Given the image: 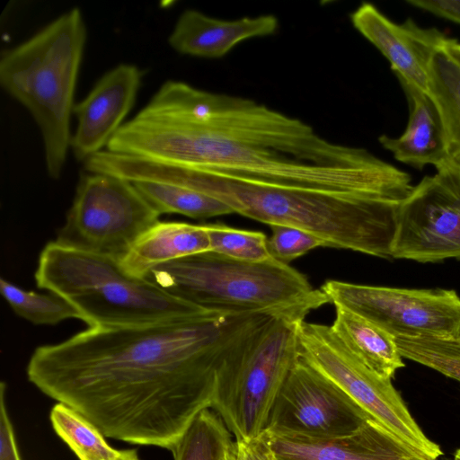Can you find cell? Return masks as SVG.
Instances as JSON below:
<instances>
[{
	"instance_id": "obj_1",
	"label": "cell",
	"mask_w": 460,
	"mask_h": 460,
	"mask_svg": "<svg viewBox=\"0 0 460 460\" xmlns=\"http://www.w3.org/2000/svg\"><path fill=\"white\" fill-rule=\"evenodd\" d=\"M270 316L207 310L148 324L89 327L36 348L26 375L106 438L172 450L193 419L212 408L226 352Z\"/></svg>"
},
{
	"instance_id": "obj_2",
	"label": "cell",
	"mask_w": 460,
	"mask_h": 460,
	"mask_svg": "<svg viewBox=\"0 0 460 460\" xmlns=\"http://www.w3.org/2000/svg\"><path fill=\"white\" fill-rule=\"evenodd\" d=\"M106 150L249 185L389 198L394 165L252 100L169 80Z\"/></svg>"
},
{
	"instance_id": "obj_3",
	"label": "cell",
	"mask_w": 460,
	"mask_h": 460,
	"mask_svg": "<svg viewBox=\"0 0 460 460\" xmlns=\"http://www.w3.org/2000/svg\"><path fill=\"white\" fill-rule=\"evenodd\" d=\"M167 184L212 196L234 213L272 226L306 231L325 247L392 259L401 202L354 194L271 188L218 180L199 172L165 165Z\"/></svg>"
},
{
	"instance_id": "obj_4",
	"label": "cell",
	"mask_w": 460,
	"mask_h": 460,
	"mask_svg": "<svg viewBox=\"0 0 460 460\" xmlns=\"http://www.w3.org/2000/svg\"><path fill=\"white\" fill-rule=\"evenodd\" d=\"M85 40V23L75 7L1 56L2 88L39 126L47 172L55 180L62 173L71 144L70 119Z\"/></svg>"
},
{
	"instance_id": "obj_5",
	"label": "cell",
	"mask_w": 460,
	"mask_h": 460,
	"mask_svg": "<svg viewBox=\"0 0 460 460\" xmlns=\"http://www.w3.org/2000/svg\"><path fill=\"white\" fill-rule=\"evenodd\" d=\"M146 279L204 309L305 320L329 300L307 278L270 258L252 262L208 251L152 269Z\"/></svg>"
},
{
	"instance_id": "obj_6",
	"label": "cell",
	"mask_w": 460,
	"mask_h": 460,
	"mask_svg": "<svg viewBox=\"0 0 460 460\" xmlns=\"http://www.w3.org/2000/svg\"><path fill=\"white\" fill-rule=\"evenodd\" d=\"M301 321L270 316L225 355L212 409L235 441L256 438L266 430L279 393L299 358L296 330Z\"/></svg>"
},
{
	"instance_id": "obj_7",
	"label": "cell",
	"mask_w": 460,
	"mask_h": 460,
	"mask_svg": "<svg viewBox=\"0 0 460 460\" xmlns=\"http://www.w3.org/2000/svg\"><path fill=\"white\" fill-rule=\"evenodd\" d=\"M299 358L345 393L371 419L398 439L437 460L440 447L419 427L391 379H384L351 353L331 326L301 321Z\"/></svg>"
},
{
	"instance_id": "obj_8",
	"label": "cell",
	"mask_w": 460,
	"mask_h": 460,
	"mask_svg": "<svg viewBox=\"0 0 460 460\" xmlns=\"http://www.w3.org/2000/svg\"><path fill=\"white\" fill-rule=\"evenodd\" d=\"M160 216L133 182L87 172L79 180L55 242L121 261L135 242L160 221Z\"/></svg>"
},
{
	"instance_id": "obj_9",
	"label": "cell",
	"mask_w": 460,
	"mask_h": 460,
	"mask_svg": "<svg viewBox=\"0 0 460 460\" xmlns=\"http://www.w3.org/2000/svg\"><path fill=\"white\" fill-rule=\"evenodd\" d=\"M321 290L334 306L349 309L395 338L460 342V296L455 290L368 286L330 279Z\"/></svg>"
},
{
	"instance_id": "obj_10",
	"label": "cell",
	"mask_w": 460,
	"mask_h": 460,
	"mask_svg": "<svg viewBox=\"0 0 460 460\" xmlns=\"http://www.w3.org/2000/svg\"><path fill=\"white\" fill-rule=\"evenodd\" d=\"M400 203L392 259L460 261V164L447 160Z\"/></svg>"
},
{
	"instance_id": "obj_11",
	"label": "cell",
	"mask_w": 460,
	"mask_h": 460,
	"mask_svg": "<svg viewBox=\"0 0 460 460\" xmlns=\"http://www.w3.org/2000/svg\"><path fill=\"white\" fill-rule=\"evenodd\" d=\"M371 419L345 393L298 358L271 410L265 431L290 438L344 437Z\"/></svg>"
},
{
	"instance_id": "obj_12",
	"label": "cell",
	"mask_w": 460,
	"mask_h": 460,
	"mask_svg": "<svg viewBox=\"0 0 460 460\" xmlns=\"http://www.w3.org/2000/svg\"><path fill=\"white\" fill-rule=\"evenodd\" d=\"M69 302L89 327L142 325L207 311L146 278L131 276L102 285Z\"/></svg>"
},
{
	"instance_id": "obj_13",
	"label": "cell",
	"mask_w": 460,
	"mask_h": 460,
	"mask_svg": "<svg viewBox=\"0 0 460 460\" xmlns=\"http://www.w3.org/2000/svg\"><path fill=\"white\" fill-rule=\"evenodd\" d=\"M350 20L385 57L399 80L429 93L430 63L447 37L435 28L420 27L411 18L395 23L370 3L361 4Z\"/></svg>"
},
{
	"instance_id": "obj_14",
	"label": "cell",
	"mask_w": 460,
	"mask_h": 460,
	"mask_svg": "<svg viewBox=\"0 0 460 460\" xmlns=\"http://www.w3.org/2000/svg\"><path fill=\"white\" fill-rule=\"evenodd\" d=\"M142 72L134 65L120 64L104 74L79 103L70 146L75 158L85 162L102 151L124 124L140 87Z\"/></svg>"
},
{
	"instance_id": "obj_15",
	"label": "cell",
	"mask_w": 460,
	"mask_h": 460,
	"mask_svg": "<svg viewBox=\"0 0 460 460\" xmlns=\"http://www.w3.org/2000/svg\"><path fill=\"white\" fill-rule=\"evenodd\" d=\"M265 433L270 448L281 460H433L398 439L373 419H367L349 435L326 440Z\"/></svg>"
},
{
	"instance_id": "obj_16",
	"label": "cell",
	"mask_w": 460,
	"mask_h": 460,
	"mask_svg": "<svg viewBox=\"0 0 460 460\" xmlns=\"http://www.w3.org/2000/svg\"><path fill=\"white\" fill-rule=\"evenodd\" d=\"M128 275L119 260L49 242L42 249L35 280L39 288L68 301Z\"/></svg>"
},
{
	"instance_id": "obj_17",
	"label": "cell",
	"mask_w": 460,
	"mask_h": 460,
	"mask_svg": "<svg viewBox=\"0 0 460 460\" xmlns=\"http://www.w3.org/2000/svg\"><path fill=\"white\" fill-rule=\"evenodd\" d=\"M278 27L272 14L227 21L187 9L179 16L168 42L181 54L217 58L244 40L275 33Z\"/></svg>"
},
{
	"instance_id": "obj_18",
	"label": "cell",
	"mask_w": 460,
	"mask_h": 460,
	"mask_svg": "<svg viewBox=\"0 0 460 460\" xmlns=\"http://www.w3.org/2000/svg\"><path fill=\"white\" fill-rule=\"evenodd\" d=\"M399 81L410 108L407 126L400 137L382 135L378 141L401 163L419 170L438 168L451 159L439 111L429 93Z\"/></svg>"
},
{
	"instance_id": "obj_19",
	"label": "cell",
	"mask_w": 460,
	"mask_h": 460,
	"mask_svg": "<svg viewBox=\"0 0 460 460\" xmlns=\"http://www.w3.org/2000/svg\"><path fill=\"white\" fill-rule=\"evenodd\" d=\"M208 251L205 225L159 221L135 242L120 262L128 275L144 279L159 265Z\"/></svg>"
},
{
	"instance_id": "obj_20",
	"label": "cell",
	"mask_w": 460,
	"mask_h": 460,
	"mask_svg": "<svg viewBox=\"0 0 460 460\" xmlns=\"http://www.w3.org/2000/svg\"><path fill=\"white\" fill-rule=\"evenodd\" d=\"M331 328L343 345L380 377L391 379L404 367L395 337L367 318L335 306Z\"/></svg>"
},
{
	"instance_id": "obj_21",
	"label": "cell",
	"mask_w": 460,
	"mask_h": 460,
	"mask_svg": "<svg viewBox=\"0 0 460 460\" xmlns=\"http://www.w3.org/2000/svg\"><path fill=\"white\" fill-rule=\"evenodd\" d=\"M212 408L202 410L172 448L174 460H236L237 443Z\"/></svg>"
},
{
	"instance_id": "obj_22",
	"label": "cell",
	"mask_w": 460,
	"mask_h": 460,
	"mask_svg": "<svg viewBox=\"0 0 460 460\" xmlns=\"http://www.w3.org/2000/svg\"><path fill=\"white\" fill-rule=\"evenodd\" d=\"M429 94L443 121L449 156L460 164V66L443 48L430 63Z\"/></svg>"
},
{
	"instance_id": "obj_23",
	"label": "cell",
	"mask_w": 460,
	"mask_h": 460,
	"mask_svg": "<svg viewBox=\"0 0 460 460\" xmlns=\"http://www.w3.org/2000/svg\"><path fill=\"white\" fill-rule=\"evenodd\" d=\"M133 184L160 215L180 214L203 219L234 213L221 200L191 189L145 181Z\"/></svg>"
},
{
	"instance_id": "obj_24",
	"label": "cell",
	"mask_w": 460,
	"mask_h": 460,
	"mask_svg": "<svg viewBox=\"0 0 460 460\" xmlns=\"http://www.w3.org/2000/svg\"><path fill=\"white\" fill-rule=\"evenodd\" d=\"M56 434L79 460H116L120 450L111 447L89 420L70 406L57 402L49 414Z\"/></svg>"
},
{
	"instance_id": "obj_25",
	"label": "cell",
	"mask_w": 460,
	"mask_h": 460,
	"mask_svg": "<svg viewBox=\"0 0 460 460\" xmlns=\"http://www.w3.org/2000/svg\"><path fill=\"white\" fill-rule=\"evenodd\" d=\"M0 292L17 315L34 324L55 325L70 318L82 320L73 304L53 292L25 290L3 278Z\"/></svg>"
},
{
	"instance_id": "obj_26",
	"label": "cell",
	"mask_w": 460,
	"mask_h": 460,
	"mask_svg": "<svg viewBox=\"0 0 460 460\" xmlns=\"http://www.w3.org/2000/svg\"><path fill=\"white\" fill-rule=\"evenodd\" d=\"M402 358L430 367L460 382V342L436 338H395Z\"/></svg>"
},
{
	"instance_id": "obj_27",
	"label": "cell",
	"mask_w": 460,
	"mask_h": 460,
	"mask_svg": "<svg viewBox=\"0 0 460 460\" xmlns=\"http://www.w3.org/2000/svg\"><path fill=\"white\" fill-rule=\"evenodd\" d=\"M210 251L243 261H264L272 256L267 236L259 231L237 229L223 224L205 225Z\"/></svg>"
},
{
	"instance_id": "obj_28",
	"label": "cell",
	"mask_w": 460,
	"mask_h": 460,
	"mask_svg": "<svg viewBox=\"0 0 460 460\" xmlns=\"http://www.w3.org/2000/svg\"><path fill=\"white\" fill-rule=\"evenodd\" d=\"M270 229L271 235L268 238L270 255L288 264L313 249L325 247L323 240L299 228L272 226Z\"/></svg>"
},
{
	"instance_id": "obj_29",
	"label": "cell",
	"mask_w": 460,
	"mask_h": 460,
	"mask_svg": "<svg viewBox=\"0 0 460 460\" xmlns=\"http://www.w3.org/2000/svg\"><path fill=\"white\" fill-rule=\"evenodd\" d=\"M6 385L0 384V460H21L5 402Z\"/></svg>"
},
{
	"instance_id": "obj_30",
	"label": "cell",
	"mask_w": 460,
	"mask_h": 460,
	"mask_svg": "<svg viewBox=\"0 0 460 460\" xmlns=\"http://www.w3.org/2000/svg\"><path fill=\"white\" fill-rule=\"evenodd\" d=\"M407 4L436 16L460 24V1L456 0H407Z\"/></svg>"
},
{
	"instance_id": "obj_31",
	"label": "cell",
	"mask_w": 460,
	"mask_h": 460,
	"mask_svg": "<svg viewBox=\"0 0 460 460\" xmlns=\"http://www.w3.org/2000/svg\"><path fill=\"white\" fill-rule=\"evenodd\" d=\"M236 443L237 460H269V442L265 431L256 438Z\"/></svg>"
},
{
	"instance_id": "obj_32",
	"label": "cell",
	"mask_w": 460,
	"mask_h": 460,
	"mask_svg": "<svg viewBox=\"0 0 460 460\" xmlns=\"http://www.w3.org/2000/svg\"><path fill=\"white\" fill-rule=\"evenodd\" d=\"M443 49L460 66V42L448 39L443 46Z\"/></svg>"
},
{
	"instance_id": "obj_33",
	"label": "cell",
	"mask_w": 460,
	"mask_h": 460,
	"mask_svg": "<svg viewBox=\"0 0 460 460\" xmlns=\"http://www.w3.org/2000/svg\"><path fill=\"white\" fill-rule=\"evenodd\" d=\"M116 460H140L136 449L120 450L119 456Z\"/></svg>"
},
{
	"instance_id": "obj_34",
	"label": "cell",
	"mask_w": 460,
	"mask_h": 460,
	"mask_svg": "<svg viewBox=\"0 0 460 460\" xmlns=\"http://www.w3.org/2000/svg\"><path fill=\"white\" fill-rule=\"evenodd\" d=\"M269 460H281L270 448L269 445Z\"/></svg>"
},
{
	"instance_id": "obj_35",
	"label": "cell",
	"mask_w": 460,
	"mask_h": 460,
	"mask_svg": "<svg viewBox=\"0 0 460 460\" xmlns=\"http://www.w3.org/2000/svg\"><path fill=\"white\" fill-rule=\"evenodd\" d=\"M454 460H460V448L456 451Z\"/></svg>"
},
{
	"instance_id": "obj_36",
	"label": "cell",
	"mask_w": 460,
	"mask_h": 460,
	"mask_svg": "<svg viewBox=\"0 0 460 460\" xmlns=\"http://www.w3.org/2000/svg\"><path fill=\"white\" fill-rule=\"evenodd\" d=\"M237 460V459H236Z\"/></svg>"
}]
</instances>
